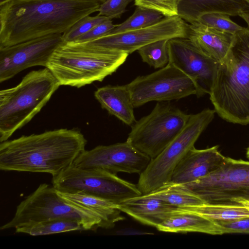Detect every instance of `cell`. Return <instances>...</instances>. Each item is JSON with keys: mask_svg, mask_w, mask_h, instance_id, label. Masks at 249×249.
<instances>
[{"mask_svg": "<svg viewBox=\"0 0 249 249\" xmlns=\"http://www.w3.org/2000/svg\"><path fill=\"white\" fill-rule=\"evenodd\" d=\"M87 142L80 131L66 128L7 140L0 143V169L54 177L73 164Z\"/></svg>", "mask_w": 249, "mask_h": 249, "instance_id": "obj_2", "label": "cell"}, {"mask_svg": "<svg viewBox=\"0 0 249 249\" xmlns=\"http://www.w3.org/2000/svg\"><path fill=\"white\" fill-rule=\"evenodd\" d=\"M151 160L126 141L85 150L73 165L81 168L101 169L115 174L120 172L140 174Z\"/></svg>", "mask_w": 249, "mask_h": 249, "instance_id": "obj_13", "label": "cell"}, {"mask_svg": "<svg viewBox=\"0 0 249 249\" xmlns=\"http://www.w3.org/2000/svg\"><path fill=\"white\" fill-rule=\"evenodd\" d=\"M117 25L113 23L112 19L107 18L73 42L85 43L96 40L108 35Z\"/></svg>", "mask_w": 249, "mask_h": 249, "instance_id": "obj_32", "label": "cell"}, {"mask_svg": "<svg viewBox=\"0 0 249 249\" xmlns=\"http://www.w3.org/2000/svg\"><path fill=\"white\" fill-rule=\"evenodd\" d=\"M15 229L17 233H26L33 236L85 231L80 223L66 219L47 220L26 224Z\"/></svg>", "mask_w": 249, "mask_h": 249, "instance_id": "obj_25", "label": "cell"}, {"mask_svg": "<svg viewBox=\"0 0 249 249\" xmlns=\"http://www.w3.org/2000/svg\"><path fill=\"white\" fill-rule=\"evenodd\" d=\"M14 0H0V5Z\"/></svg>", "mask_w": 249, "mask_h": 249, "instance_id": "obj_36", "label": "cell"}, {"mask_svg": "<svg viewBox=\"0 0 249 249\" xmlns=\"http://www.w3.org/2000/svg\"><path fill=\"white\" fill-rule=\"evenodd\" d=\"M223 233H249V217L230 221L216 222Z\"/></svg>", "mask_w": 249, "mask_h": 249, "instance_id": "obj_33", "label": "cell"}, {"mask_svg": "<svg viewBox=\"0 0 249 249\" xmlns=\"http://www.w3.org/2000/svg\"><path fill=\"white\" fill-rule=\"evenodd\" d=\"M215 111L209 108L190 114L185 125L172 142L156 157L151 160L140 174L138 189L145 195L171 181L175 168L212 121Z\"/></svg>", "mask_w": 249, "mask_h": 249, "instance_id": "obj_7", "label": "cell"}, {"mask_svg": "<svg viewBox=\"0 0 249 249\" xmlns=\"http://www.w3.org/2000/svg\"><path fill=\"white\" fill-rule=\"evenodd\" d=\"M60 86L47 68L32 71L16 86L0 91V142L8 140L47 104Z\"/></svg>", "mask_w": 249, "mask_h": 249, "instance_id": "obj_5", "label": "cell"}, {"mask_svg": "<svg viewBox=\"0 0 249 249\" xmlns=\"http://www.w3.org/2000/svg\"><path fill=\"white\" fill-rule=\"evenodd\" d=\"M100 5L93 0H14L0 5V48L63 34Z\"/></svg>", "mask_w": 249, "mask_h": 249, "instance_id": "obj_1", "label": "cell"}, {"mask_svg": "<svg viewBox=\"0 0 249 249\" xmlns=\"http://www.w3.org/2000/svg\"><path fill=\"white\" fill-rule=\"evenodd\" d=\"M169 39H162L147 44L137 51L142 61L155 69H161L169 63L167 46Z\"/></svg>", "mask_w": 249, "mask_h": 249, "instance_id": "obj_27", "label": "cell"}, {"mask_svg": "<svg viewBox=\"0 0 249 249\" xmlns=\"http://www.w3.org/2000/svg\"><path fill=\"white\" fill-rule=\"evenodd\" d=\"M178 16L187 23L196 22L202 15L220 12L230 16H239L249 12V4L243 0H178Z\"/></svg>", "mask_w": 249, "mask_h": 249, "instance_id": "obj_19", "label": "cell"}, {"mask_svg": "<svg viewBox=\"0 0 249 249\" xmlns=\"http://www.w3.org/2000/svg\"><path fill=\"white\" fill-rule=\"evenodd\" d=\"M57 191L58 194L70 203L93 212L100 215L110 229L115 223L124 219L121 215L118 204L100 197L81 194H72Z\"/></svg>", "mask_w": 249, "mask_h": 249, "instance_id": "obj_22", "label": "cell"}, {"mask_svg": "<svg viewBox=\"0 0 249 249\" xmlns=\"http://www.w3.org/2000/svg\"><path fill=\"white\" fill-rule=\"evenodd\" d=\"M94 96L103 108L125 124L131 126L136 122L135 107L126 85L101 87L94 92Z\"/></svg>", "mask_w": 249, "mask_h": 249, "instance_id": "obj_20", "label": "cell"}, {"mask_svg": "<svg viewBox=\"0 0 249 249\" xmlns=\"http://www.w3.org/2000/svg\"><path fill=\"white\" fill-rule=\"evenodd\" d=\"M210 99L225 121L249 124V28L235 34L227 54L217 63Z\"/></svg>", "mask_w": 249, "mask_h": 249, "instance_id": "obj_3", "label": "cell"}, {"mask_svg": "<svg viewBox=\"0 0 249 249\" xmlns=\"http://www.w3.org/2000/svg\"><path fill=\"white\" fill-rule=\"evenodd\" d=\"M197 22L220 31L235 35L243 27L232 21L230 16L220 12H211L201 15Z\"/></svg>", "mask_w": 249, "mask_h": 249, "instance_id": "obj_28", "label": "cell"}, {"mask_svg": "<svg viewBox=\"0 0 249 249\" xmlns=\"http://www.w3.org/2000/svg\"><path fill=\"white\" fill-rule=\"evenodd\" d=\"M235 205L243 206L247 208L249 210V200L244 199L239 200L236 201Z\"/></svg>", "mask_w": 249, "mask_h": 249, "instance_id": "obj_34", "label": "cell"}, {"mask_svg": "<svg viewBox=\"0 0 249 249\" xmlns=\"http://www.w3.org/2000/svg\"><path fill=\"white\" fill-rule=\"evenodd\" d=\"M126 86L134 107L151 101H169L197 96L198 92L195 83L169 63L157 71L137 77Z\"/></svg>", "mask_w": 249, "mask_h": 249, "instance_id": "obj_11", "label": "cell"}, {"mask_svg": "<svg viewBox=\"0 0 249 249\" xmlns=\"http://www.w3.org/2000/svg\"><path fill=\"white\" fill-rule=\"evenodd\" d=\"M107 18H108L98 14L93 17L90 15L85 16L62 34L63 39L66 42H74L78 37Z\"/></svg>", "mask_w": 249, "mask_h": 249, "instance_id": "obj_29", "label": "cell"}, {"mask_svg": "<svg viewBox=\"0 0 249 249\" xmlns=\"http://www.w3.org/2000/svg\"><path fill=\"white\" fill-rule=\"evenodd\" d=\"M52 184L58 191L90 195L119 204L142 195L137 185L101 169L81 168L73 164L53 177Z\"/></svg>", "mask_w": 249, "mask_h": 249, "instance_id": "obj_8", "label": "cell"}, {"mask_svg": "<svg viewBox=\"0 0 249 249\" xmlns=\"http://www.w3.org/2000/svg\"><path fill=\"white\" fill-rule=\"evenodd\" d=\"M134 4L159 12L165 17L178 16V0H134Z\"/></svg>", "mask_w": 249, "mask_h": 249, "instance_id": "obj_30", "label": "cell"}, {"mask_svg": "<svg viewBox=\"0 0 249 249\" xmlns=\"http://www.w3.org/2000/svg\"><path fill=\"white\" fill-rule=\"evenodd\" d=\"M164 17L159 12L137 6L131 16L122 23L117 24L108 35L145 28L160 21Z\"/></svg>", "mask_w": 249, "mask_h": 249, "instance_id": "obj_26", "label": "cell"}, {"mask_svg": "<svg viewBox=\"0 0 249 249\" xmlns=\"http://www.w3.org/2000/svg\"><path fill=\"white\" fill-rule=\"evenodd\" d=\"M227 157L218 150V146L204 149H190L177 165L170 182L184 184L205 177L217 169Z\"/></svg>", "mask_w": 249, "mask_h": 249, "instance_id": "obj_16", "label": "cell"}, {"mask_svg": "<svg viewBox=\"0 0 249 249\" xmlns=\"http://www.w3.org/2000/svg\"><path fill=\"white\" fill-rule=\"evenodd\" d=\"M243 0L249 4V0Z\"/></svg>", "mask_w": 249, "mask_h": 249, "instance_id": "obj_39", "label": "cell"}, {"mask_svg": "<svg viewBox=\"0 0 249 249\" xmlns=\"http://www.w3.org/2000/svg\"><path fill=\"white\" fill-rule=\"evenodd\" d=\"M189 116L178 107L158 103L131 125L126 142L152 159L180 133Z\"/></svg>", "mask_w": 249, "mask_h": 249, "instance_id": "obj_9", "label": "cell"}, {"mask_svg": "<svg viewBox=\"0 0 249 249\" xmlns=\"http://www.w3.org/2000/svg\"><path fill=\"white\" fill-rule=\"evenodd\" d=\"M128 55L88 42H64L54 51L46 68L60 86L80 88L103 81L115 72Z\"/></svg>", "mask_w": 249, "mask_h": 249, "instance_id": "obj_4", "label": "cell"}, {"mask_svg": "<svg viewBox=\"0 0 249 249\" xmlns=\"http://www.w3.org/2000/svg\"><path fill=\"white\" fill-rule=\"evenodd\" d=\"M169 63L189 77L197 88L198 97L210 94L217 62L198 49L188 38L176 37L167 43Z\"/></svg>", "mask_w": 249, "mask_h": 249, "instance_id": "obj_15", "label": "cell"}, {"mask_svg": "<svg viewBox=\"0 0 249 249\" xmlns=\"http://www.w3.org/2000/svg\"><path fill=\"white\" fill-rule=\"evenodd\" d=\"M119 209L144 225L157 227L177 208L147 195L125 199L118 204Z\"/></svg>", "mask_w": 249, "mask_h": 249, "instance_id": "obj_17", "label": "cell"}, {"mask_svg": "<svg viewBox=\"0 0 249 249\" xmlns=\"http://www.w3.org/2000/svg\"><path fill=\"white\" fill-rule=\"evenodd\" d=\"M188 29L189 24L179 16L165 17L151 26L107 35L88 43L129 54L156 41L176 37L188 38Z\"/></svg>", "mask_w": 249, "mask_h": 249, "instance_id": "obj_12", "label": "cell"}, {"mask_svg": "<svg viewBox=\"0 0 249 249\" xmlns=\"http://www.w3.org/2000/svg\"><path fill=\"white\" fill-rule=\"evenodd\" d=\"M156 228L159 231L169 232H198L212 235L223 234L221 228L215 222L198 213L178 208Z\"/></svg>", "mask_w": 249, "mask_h": 249, "instance_id": "obj_21", "label": "cell"}, {"mask_svg": "<svg viewBox=\"0 0 249 249\" xmlns=\"http://www.w3.org/2000/svg\"><path fill=\"white\" fill-rule=\"evenodd\" d=\"M246 155L247 158L249 160V146L247 149Z\"/></svg>", "mask_w": 249, "mask_h": 249, "instance_id": "obj_38", "label": "cell"}, {"mask_svg": "<svg viewBox=\"0 0 249 249\" xmlns=\"http://www.w3.org/2000/svg\"><path fill=\"white\" fill-rule=\"evenodd\" d=\"M234 36L197 22L189 24L188 38L203 53L217 62L228 53Z\"/></svg>", "mask_w": 249, "mask_h": 249, "instance_id": "obj_18", "label": "cell"}, {"mask_svg": "<svg viewBox=\"0 0 249 249\" xmlns=\"http://www.w3.org/2000/svg\"><path fill=\"white\" fill-rule=\"evenodd\" d=\"M200 214L214 222L249 217V210L241 205L208 204L178 208Z\"/></svg>", "mask_w": 249, "mask_h": 249, "instance_id": "obj_24", "label": "cell"}, {"mask_svg": "<svg viewBox=\"0 0 249 249\" xmlns=\"http://www.w3.org/2000/svg\"><path fill=\"white\" fill-rule=\"evenodd\" d=\"M95 0L101 4L102 3L104 2L106 0Z\"/></svg>", "mask_w": 249, "mask_h": 249, "instance_id": "obj_37", "label": "cell"}, {"mask_svg": "<svg viewBox=\"0 0 249 249\" xmlns=\"http://www.w3.org/2000/svg\"><path fill=\"white\" fill-rule=\"evenodd\" d=\"M148 196L158 198L177 208L201 205L204 201L184 185L172 182L148 193Z\"/></svg>", "mask_w": 249, "mask_h": 249, "instance_id": "obj_23", "label": "cell"}, {"mask_svg": "<svg viewBox=\"0 0 249 249\" xmlns=\"http://www.w3.org/2000/svg\"><path fill=\"white\" fill-rule=\"evenodd\" d=\"M247 23L249 28V12H242L239 15Z\"/></svg>", "mask_w": 249, "mask_h": 249, "instance_id": "obj_35", "label": "cell"}, {"mask_svg": "<svg viewBox=\"0 0 249 249\" xmlns=\"http://www.w3.org/2000/svg\"><path fill=\"white\" fill-rule=\"evenodd\" d=\"M66 219L80 223L85 231L110 229L96 213L71 204L62 198L52 185L42 183L17 206L13 218L1 230L16 229L47 220Z\"/></svg>", "mask_w": 249, "mask_h": 249, "instance_id": "obj_6", "label": "cell"}, {"mask_svg": "<svg viewBox=\"0 0 249 249\" xmlns=\"http://www.w3.org/2000/svg\"><path fill=\"white\" fill-rule=\"evenodd\" d=\"M183 185L204 203L236 205L238 200H249V161L227 157L214 172Z\"/></svg>", "mask_w": 249, "mask_h": 249, "instance_id": "obj_10", "label": "cell"}, {"mask_svg": "<svg viewBox=\"0 0 249 249\" xmlns=\"http://www.w3.org/2000/svg\"><path fill=\"white\" fill-rule=\"evenodd\" d=\"M134 0H106L98 9V15L110 19L120 18L126 12L128 4Z\"/></svg>", "mask_w": 249, "mask_h": 249, "instance_id": "obj_31", "label": "cell"}, {"mask_svg": "<svg viewBox=\"0 0 249 249\" xmlns=\"http://www.w3.org/2000/svg\"><path fill=\"white\" fill-rule=\"evenodd\" d=\"M64 42L62 34H54L0 48V82L30 67L46 68L54 51Z\"/></svg>", "mask_w": 249, "mask_h": 249, "instance_id": "obj_14", "label": "cell"}]
</instances>
